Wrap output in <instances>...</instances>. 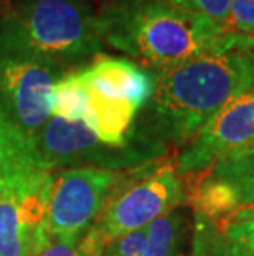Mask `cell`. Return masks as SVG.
Listing matches in <instances>:
<instances>
[{
  "label": "cell",
  "instance_id": "obj_1",
  "mask_svg": "<svg viewBox=\"0 0 254 256\" xmlns=\"http://www.w3.org/2000/svg\"><path fill=\"white\" fill-rule=\"evenodd\" d=\"M253 84L254 36L228 30L197 56L154 74V92L137 130L167 147H185Z\"/></svg>",
  "mask_w": 254,
  "mask_h": 256
},
{
  "label": "cell",
  "instance_id": "obj_2",
  "mask_svg": "<svg viewBox=\"0 0 254 256\" xmlns=\"http://www.w3.org/2000/svg\"><path fill=\"white\" fill-rule=\"evenodd\" d=\"M94 18L102 45L126 53L152 74L197 56L230 30L169 0H107Z\"/></svg>",
  "mask_w": 254,
  "mask_h": 256
},
{
  "label": "cell",
  "instance_id": "obj_3",
  "mask_svg": "<svg viewBox=\"0 0 254 256\" xmlns=\"http://www.w3.org/2000/svg\"><path fill=\"white\" fill-rule=\"evenodd\" d=\"M101 48L94 15L79 0H31L0 15V56L66 70L96 58Z\"/></svg>",
  "mask_w": 254,
  "mask_h": 256
},
{
  "label": "cell",
  "instance_id": "obj_4",
  "mask_svg": "<svg viewBox=\"0 0 254 256\" xmlns=\"http://www.w3.org/2000/svg\"><path fill=\"white\" fill-rule=\"evenodd\" d=\"M188 194L175 166L155 162L122 176L114 192L94 222L79 240L78 246L86 256H101L114 240L144 230L154 220L182 208Z\"/></svg>",
  "mask_w": 254,
  "mask_h": 256
},
{
  "label": "cell",
  "instance_id": "obj_5",
  "mask_svg": "<svg viewBox=\"0 0 254 256\" xmlns=\"http://www.w3.org/2000/svg\"><path fill=\"white\" fill-rule=\"evenodd\" d=\"M33 144L41 168L50 172L69 167H96L112 172L136 170L159 160L169 150L167 146L145 138L139 130L129 146H107L83 121L71 122L56 116L35 136Z\"/></svg>",
  "mask_w": 254,
  "mask_h": 256
},
{
  "label": "cell",
  "instance_id": "obj_6",
  "mask_svg": "<svg viewBox=\"0 0 254 256\" xmlns=\"http://www.w3.org/2000/svg\"><path fill=\"white\" fill-rule=\"evenodd\" d=\"M122 172L96 167L53 170L48 185L46 228L53 238L78 244L99 218Z\"/></svg>",
  "mask_w": 254,
  "mask_h": 256
},
{
  "label": "cell",
  "instance_id": "obj_7",
  "mask_svg": "<svg viewBox=\"0 0 254 256\" xmlns=\"http://www.w3.org/2000/svg\"><path fill=\"white\" fill-rule=\"evenodd\" d=\"M50 177L41 167H25L0 178V256H31L48 233Z\"/></svg>",
  "mask_w": 254,
  "mask_h": 256
},
{
  "label": "cell",
  "instance_id": "obj_8",
  "mask_svg": "<svg viewBox=\"0 0 254 256\" xmlns=\"http://www.w3.org/2000/svg\"><path fill=\"white\" fill-rule=\"evenodd\" d=\"M254 156V84L208 121L177 157L178 176L205 174L225 159Z\"/></svg>",
  "mask_w": 254,
  "mask_h": 256
},
{
  "label": "cell",
  "instance_id": "obj_9",
  "mask_svg": "<svg viewBox=\"0 0 254 256\" xmlns=\"http://www.w3.org/2000/svg\"><path fill=\"white\" fill-rule=\"evenodd\" d=\"M63 74L35 60L0 56V110L33 139L53 118L51 91Z\"/></svg>",
  "mask_w": 254,
  "mask_h": 256
},
{
  "label": "cell",
  "instance_id": "obj_10",
  "mask_svg": "<svg viewBox=\"0 0 254 256\" xmlns=\"http://www.w3.org/2000/svg\"><path fill=\"white\" fill-rule=\"evenodd\" d=\"M79 74L96 94L129 102L139 110L147 106L154 92V74L131 60L98 55Z\"/></svg>",
  "mask_w": 254,
  "mask_h": 256
},
{
  "label": "cell",
  "instance_id": "obj_11",
  "mask_svg": "<svg viewBox=\"0 0 254 256\" xmlns=\"http://www.w3.org/2000/svg\"><path fill=\"white\" fill-rule=\"evenodd\" d=\"M25 167H41L33 139L0 110V178Z\"/></svg>",
  "mask_w": 254,
  "mask_h": 256
},
{
  "label": "cell",
  "instance_id": "obj_12",
  "mask_svg": "<svg viewBox=\"0 0 254 256\" xmlns=\"http://www.w3.org/2000/svg\"><path fill=\"white\" fill-rule=\"evenodd\" d=\"M188 223L182 208H177L145 226L142 256H174L183 252Z\"/></svg>",
  "mask_w": 254,
  "mask_h": 256
},
{
  "label": "cell",
  "instance_id": "obj_13",
  "mask_svg": "<svg viewBox=\"0 0 254 256\" xmlns=\"http://www.w3.org/2000/svg\"><path fill=\"white\" fill-rule=\"evenodd\" d=\"M207 172L225 178L235 188L240 212L233 222L254 218V156L225 159Z\"/></svg>",
  "mask_w": 254,
  "mask_h": 256
},
{
  "label": "cell",
  "instance_id": "obj_14",
  "mask_svg": "<svg viewBox=\"0 0 254 256\" xmlns=\"http://www.w3.org/2000/svg\"><path fill=\"white\" fill-rule=\"evenodd\" d=\"M88 86L84 84L79 72L64 73L51 91V112L53 116L64 121H83L88 106Z\"/></svg>",
  "mask_w": 254,
  "mask_h": 256
},
{
  "label": "cell",
  "instance_id": "obj_15",
  "mask_svg": "<svg viewBox=\"0 0 254 256\" xmlns=\"http://www.w3.org/2000/svg\"><path fill=\"white\" fill-rule=\"evenodd\" d=\"M188 256H251L240 243L226 238L218 225L195 212Z\"/></svg>",
  "mask_w": 254,
  "mask_h": 256
},
{
  "label": "cell",
  "instance_id": "obj_16",
  "mask_svg": "<svg viewBox=\"0 0 254 256\" xmlns=\"http://www.w3.org/2000/svg\"><path fill=\"white\" fill-rule=\"evenodd\" d=\"M169 2L192 14L203 15V17H208L225 25L231 7V0H169Z\"/></svg>",
  "mask_w": 254,
  "mask_h": 256
},
{
  "label": "cell",
  "instance_id": "obj_17",
  "mask_svg": "<svg viewBox=\"0 0 254 256\" xmlns=\"http://www.w3.org/2000/svg\"><path fill=\"white\" fill-rule=\"evenodd\" d=\"M226 25L230 30L254 36V0H231Z\"/></svg>",
  "mask_w": 254,
  "mask_h": 256
},
{
  "label": "cell",
  "instance_id": "obj_18",
  "mask_svg": "<svg viewBox=\"0 0 254 256\" xmlns=\"http://www.w3.org/2000/svg\"><path fill=\"white\" fill-rule=\"evenodd\" d=\"M31 256H86L79 250L78 244H68L53 238L50 232L45 233L43 238L35 246Z\"/></svg>",
  "mask_w": 254,
  "mask_h": 256
},
{
  "label": "cell",
  "instance_id": "obj_19",
  "mask_svg": "<svg viewBox=\"0 0 254 256\" xmlns=\"http://www.w3.org/2000/svg\"><path fill=\"white\" fill-rule=\"evenodd\" d=\"M220 230L225 233L226 238L240 243L241 246H245L250 252L251 256H254V218L231 222Z\"/></svg>",
  "mask_w": 254,
  "mask_h": 256
},
{
  "label": "cell",
  "instance_id": "obj_20",
  "mask_svg": "<svg viewBox=\"0 0 254 256\" xmlns=\"http://www.w3.org/2000/svg\"><path fill=\"white\" fill-rule=\"evenodd\" d=\"M174 256H187V254H185V250H183V252H178V253H175Z\"/></svg>",
  "mask_w": 254,
  "mask_h": 256
},
{
  "label": "cell",
  "instance_id": "obj_21",
  "mask_svg": "<svg viewBox=\"0 0 254 256\" xmlns=\"http://www.w3.org/2000/svg\"><path fill=\"white\" fill-rule=\"evenodd\" d=\"M18 4H28V2H31V0H17Z\"/></svg>",
  "mask_w": 254,
  "mask_h": 256
}]
</instances>
